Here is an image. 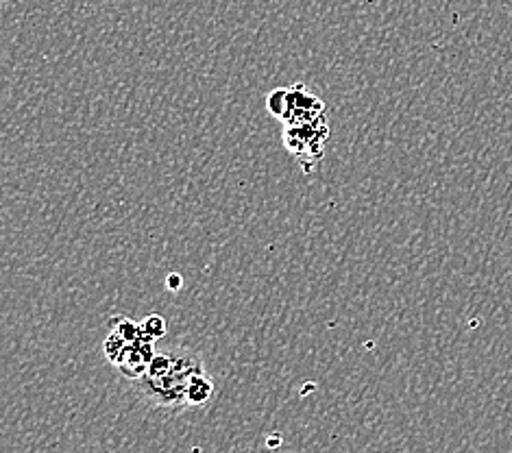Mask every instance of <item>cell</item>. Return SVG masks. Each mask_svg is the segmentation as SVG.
I'll use <instances>...</instances> for the list:
<instances>
[{
    "label": "cell",
    "instance_id": "6da1fadb",
    "mask_svg": "<svg viewBox=\"0 0 512 453\" xmlns=\"http://www.w3.org/2000/svg\"><path fill=\"white\" fill-rule=\"evenodd\" d=\"M207 371L201 355L188 347L157 349L149 371L133 379L131 386L146 406L168 412H184L188 406V388L194 375Z\"/></svg>",
    "mask_w": 512,
    "mask_h": 453
},
{
    "label": "cell",
    "instance_id": "7a4b0ae2",
    "mask_svg": "<svg viewBox=\"0 0 512 453\" xmlns=\"http://www.w3.org/2000/svg\"><path fill=\"white\" fill-rule=\"evenodd\" d=\"M327 136H329L327 118L306 122V125L284 127L286 149L299 159L301 166H306V159H310L312 164L321 162Z\"/></svg>",
    "mask_w": 512,
    "mask_h": 453
},
{
    "label": "cell",
    "instance_id": "3957f363",
    "mask_svg": "<svg viewBox=\"0 0 512 453\" xmlns=\"http://www.w3.org/2000/svg\"><path fill=\"white\" fill-rule=\"evenodd\" d=\"M321 118H327V116H325V103L319 99V96L312 94L306 85H290L286 109L282 118H279L284 122V127L306 125V122H314Z\"/></svg>",
    "mask_w": 512,
    "mask_h": 453
},
{
    "label": "cell",
    "instance_id": "277c9868",
    "mask_svg": "<svg viewBox=\"0 0 512 453\" xmlns=\"http://www.w3.org/2000/svg\"><path fill=\"white\" fill-rule=\"evenodd\" d=\"M212 397H214V379L210 377V373L203 371L199 375H194L188 388V406L203 408L212 401Z\"/></svg>",
    "mask_w": 512,
    "mask_h": 453
},
{
    "label": "cell",
    "instance_id": "5b68a950",
    "mask_svg": "<svg viewBox=\"0 0 512 453\" xmlns=\"http://www.w3.org/2000/svg\"><path fill=\"white\" fill-rule=\"evenodd\" d=\"M286 99H288V88L286 90H275V92L268 94V99H266L268 112H271L275 118H282L284 109H286Z\"/></svg>",
    "mask_w": 512,
    "mask_h": 453
},
{
    "label": "cell",
    "instance_id": "8992f818",
    "mask_svg": "<svg viewBox=\"0 0 512 453\" xmlns=\"http://www.w3.org/2000/svg\"><path fill=\"white\" fill-rule=\"evenodd\" d=\"M142 329L146 334H149L151 338H162L166 334V321L160 316V314H151L146 316L142 321Z\"/></svg>",
    "mask_w": 512,
    "mask_h": 453
},
{
    "label": "cell",
    "instance_id": "52a82bcc",
    "mask_svg": "<svg viewBox=\"0 0 512 453\" xmlns=\"http://www.w3.org/2000/svg\"><path fill=\"white\" fill-rule=\"evenodd\" d=\"M181 284H184V281H181V275H168V281H166L168 290H179Z\"/></svg>",
    "mask_w": 512,
    "mask_h": 453
}]
</instances>
